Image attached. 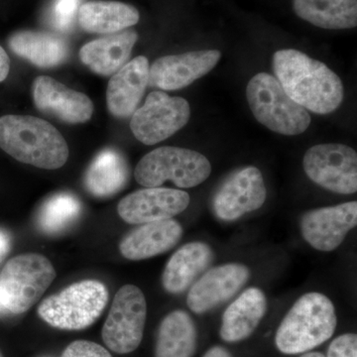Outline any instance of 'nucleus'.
<instances>
[{"mask_svg": "<svg viewBox=\"0 0 357 357\" xmlns=\"http://www.w3.org/2000/svg\"><path fill=\"white\" fill-rule=\"evenodd\" d=\"M276 79L291 98L314 114H328L340 107L344 84L328 66L294 49L273 56Z\"/></svg>", "mask_w": 357, "mask_h": 357, "instance_id": "f257e3e1", "label": "nucleus"}, {"mask_svg": "<svg viewBox=\"0 0 357 357\" xmlns=\"http://www.w3.org/2000/svg\"><path fill=\"white\" fill-rule=\"evenodd\" d=\"M0 148L21 163L56 170L69 158V147L52 124L30 115L0 117Z\"/></svg>", "mask_w": 357, "mask_h": 357, "instance_id": "f03ea898", "label": "nucleus"}, {"mask_svg": "<svg viewBox=\"0 0 357 357\" xmlns=\"http://www.w3.org/2000/svg\"><path fill=\"white\" fill-rule=\"evenodd\" d=\"M337 318L332 301L324 294H305L281 321L275 344L284 354L311 351L333 337Z\"/></svg>", "mask_w": 357, "mask_h": 357, "instance_id": "7ed1b4c3", "label": "nucleus"}, {"mask_svg": "<svg viewBox=\"0 0 357 357\" xmlns=\"http://www.w3.org/2000/svg\"><path fill=\"white\" fill-rule=\"evenodd\" d=\"M109 302V290L102 282L72 284L39 305L40 318L58 330L82 331L96 323Z\"/></svg>", "mask_w": 357, "mask_h": 357, "instance_id": "20e7f679", "label": "nucleus"}, {"mask_svg": "<svg viewBox=\"0 0 357 357\" xmlns=\"http://www.w3.org/2000/svg\"><path fill=\"white\" fill-rule=\"evenodd\" d=\"M249 107L262 126L282 135H299L309 128L311 115L294 102L278 79L267 73H259L246 88Z\"/></svg>", "mask_w": 357, "mask_h": 357, "instance_id": "39448f33", "label": "nucleus"}, {"mask_svg": "<svg viewBox=\"0 0 357 357\" xmlns=\"http://www.w3.org/2000/svg\"><path fill=\"white\" fill-rule=\"evenodd\" d=\"M55 268L38 253L15 256L0 273V306L14 314L31 309L56 279Z\"/></svg>", "mask_w": 357, "mask_h": 357, "instance_id": "423d86ee", "label": "nucleus"}, {"mask_svg": "<svg viewBox=\"0 0 357 357\" xmlns=\"http://www.w3.org/2000/svg\"><path fill=\"white\" fill-rule=\"evenodd\" d=\"M211 173L210 161L195 150L160 147L145 155L135 168V180L145 188L161 187L171 181L182 189L201 185Z\"/></svg>", "mask_w": 357, "mask_h": 357, "instance_id": "0eeeda50", "label": "nucleus"}, {"mask_svg": "<svg viewBox=\"0 0 357 357\" xmlns=\"http://www.w3.org/2000/svg\"><path fill=\"white\" fill-rule=\"evenodd\" d=\"M147 304L144 294L135 285L122 286L115 294L102 337L107 349L128 354L138 349L144 335Z\"/></svg>", "mask_w": 357, "mask_h": 357, "instance_id": "6e6552de", "label": "nucleus"}, {"mask_svg": "<svg viewBox=\"0 0 357 357\" xmlns=\"http://www.w3.org/2000/svg\"><path fill=\"white\" fill-rule=\"evenodd\" d=\"M303 167L312 182L328 191L342 195L357 191V154L347 145H314L305 154Z\"/></svg>", "mask_w": 357, "mask_h": 357, "instance_id": "1a4fd4ad", "label": "nucleus"}, {"mask_svg": "<svg viewBox=\"0 0 357 357\" xmlns=\"http://www.w3.org/2000/svg\"><path fill=\"white\" fill-rule=\"evenodd\" d=\"M191 115L189 102L178 96L163 91H153L146 102L136 109L130 121V129L145 145H154L184 128Z\"/></svg>", "mask_w": 357, "mask_h": 357, "instance_id": "9d476101", "label": "nucleus"}, {"mask_svg": "<svg viewBox=\"0 0 357 357\" xmlns=\"http://www.w3.org/2000/svg\"><path fill=\"white\" fill-rule=\"evenodd\" d=\"M267 191L259 169L249 166L232 173L213 196V210L220 220L234 222L261 208Z\"/></svg>", "mask_w": 357, "mask_h": 357, "instance_id": "9b49d317", "label": "nucleus"}, {"mask_svg": "<svg viewBox=\"0 0 357 357\" xmlns=\"http://www.w3.org/2000/svg\"><path fill=\"white\" fill-rule=\"evenodd\" d=\"M356 225V201L307 211L300 222L305 241L312 248L324 252H331L340 248Z\"/></svg>", "mask_w": 357, "mask_h": 357, "instance_id": "f8f14e48", "label": "nucleus"}, {"mask_svg": "<svg viewBox=\"0 0 357 357\" xmlns=\"http://www.w3.org/2000/svg\"><path fill=\"white\" fill-rule=\"evenodd\" d=\"M190 195L181 190L145 188L131 192L119 202V217L130 225L170 220L189 206Z\"/></svg>", "mask_w": 357, "mask_h": 357, "instance_id": "ddd939ff", "label": "nucleus"}, {"mask_svg": "<svg viewBox=\"0 0 357 357\" xmlns=\"http://www.w3.org/2000/svg\"><path fill=\"white\" fill-rule=\"evenodd\" d=\"M250 271L241 263L211 268L190 289L188 307L196 314L210 312L231 299L248 283Z\"/></svg>", "mask_w": 357, "mask_h": 357, "instance_id": "4468645a", "label": "nucleus"}, {"mask_svg": "<svg viewBox=\"0 0 357 357\" xmlns=\"http://www.w3.org/2000/svg\"><path fill=\"white\" fill-rule=\"evenodd\" d=\"M220 57V51L204 50L157 59L149 68L148 84L165 91L185 88L208 74Z\"/></svg>", "mask_w": 357, "mask_h": 357, "instance_id": "2eb2a0df", "label": "nucleus"}, {"mask_svg": "<svg viewBox=\"0 0 357 357\" xmlns=\"http://www.w3.org/2000/svg\"><path fill=\"white\" fill-rule=\"evenodd\" d=\"M33 100L40 112L67 123H84L93 114V102L84 93L59 83L50 77H37L32 86Z\"/></svg>", "mask_w": 357, "mask_h": 357, "instance_id": "dca6fc26", "label": "nucleus"}, {"mask_svg": "<svg viewBox=\"0 0 357 357\" xmlns=\"http://www.w3.org/2000/svg\"><path fill=\"white\" fill-rule=\"evenodd\" d=\"M149 68L147 58L139 56L115 73L107 89L110 114L121 119L134 114L146 91Z\"/></svg>", "mask_w": 357, "mask_h": 357, "instance_id": "f3484780", "label": "nucleus"}, {"mask_svg": "<svg viewBox=\"0 0 357 357\" xmlns=\"http://www.w3.org/2000/svg\"><path fill=\"white\" fill-rule=\"evenodd\" d=\"M182 236V225L172 218L143 223L122 239L119 251L131 261L149 259L175 248Z\"/></svg>", "mask_w": 357, "mask_h": 357, "instance_id": "a211bd4d", "label": "nucleus"}, {"mask_svg": "<svg viewBox=\"0 0 357 357\" xmlns=\"http://www.w3.org/2000/svg\"><path fill=\"white\" fill-rule=\"evenodd\" d=\"M267 312V299L259 288L246 289L223 312L220 335L227 342H239L255 333Z\"/></svg>", "mask_w": 357, "mask_h": 357, "instance_id": "6ab92c4d", "label": "nucleus"}, {"mask_svg": "<svg viewBox=\"0 0 357 357\" xmlns=\"http://www.w3.org/2000/svg\"><path fill=\"white\" fill-rule=\"evenodd\" d=\"M215 255L208 244L195 241L178 248L162 274V285L166 292L178 295L185 292L199 275L206 271L213 261Z\"/></svg>", "mask_w": 357, "mask_h": 357, "instance_id": "aec40b11", "label": "nucleus"}, {"mask_svg": "<svg viewBox=\"0 0 357 357\" xmlns=\"http://www.w3.org/2000/svg\"><path fill=\"white\" fill-rule=\"evenodd\" d=\"M137 39L134 30L115 33L84 45L79 51V59L96 74L110 76L128 62Z\"/></svg>", "mask_w": 357, "mask_h": 357, "instance_id": "412c9836", "label": "nucleus"}, {"mask_svg": "<svg viewBox=\"0 0 357 357\" xmlns=\"http://www.w3.org/2000/svg\"><path fill=\"white\" fill-rule=\"evenodd\" d=\"M7 44L16 56L39 68L58 67L67 60L70 54L68 42L50 32H15L9 37Z\"/></svg>", "mask_w": 357, "mask_h": 357, "instance_id": "4be33fe9", "label": "nucleus"}, {"mask_svg": "<svg viewBox=\"0 0 357 357\" xmlns=\"http://www.w3.org/2000/svg\"><path fill=\"white\" fill-rule=\"evenodd\" d=\"M139 20V13L135 7L112 0L86 2L77 13L82 29L95 34H114L137 24Z\"/></svg>", "mask_w": 357, "mask_h": 357, "instance_id": "5701e85b", "label": "nucleus"}, {"mask_svg": "<svg viewBox=\"0 0 357 357\" xmlns=\"http://www.w3.org/2000/svg\"><path fill=\"white\" fill-rule=\"evenodd\" d=\"M198 331L191 316L182 310L167 314L160 324L155 357H192L196 354Z\"/></svg>", "mask_w": 357, "mask_h": 357, "instance_id": "b1692460", "label": "nucleus"}, {"mask_svg": "<svg viewBox=\"0 0 357 357\" xmlns=\"http://www.w3.org/2000/svg\"><path fill=\"white\" fill-rule=\"evenodd\" d=\"M300 18L324 29H351L357 25V0H294Z\"/></svg>", "mask_w": 357, "mask_h": 357, "instance_id": "393cba45", "label": "nucleus"}, {"mask_svg": "<svg viewBox=\"0 0 357 357\" xmlns=\"http://www.w3.org/2000/svg\"><path fill=\"white\" fill-rule=\"evenodd\" d=\"M128 175V164L122 155L116 150H103L89 165L84 185L93 196L109 198L126 185Z\"/></svg>", "mask_w": 357, "mask_h": 357, "instance_id": "a878e982", "label": "nucleus"}, {"mask_svg": "<svg viewBox=\"0 0 357 357\" xmlns=\"http://www.w3.org/2000/svg\"><path fill=\"white\" fill-rule=\"evenodd\" d=\"M82 204L74 195L60 192L47 199L37 215L40 229L58 234L70 227L81 215Z\"/></svg>", "mask_w": 357, "mask_h": 357, "instance_id": "bb28decb", "label": "nucleus"}, {"mask_svg": "<svg viewBox=\"0 0 357 357\" xmlns=\"http://www.w3.org/2000/svg\"><path fill=\"white\" fill-rule=\"evenodd\" d=\"M81 6L82 0H53L49 8V23L58 31H70L74 27Z\"/></svg>", "mask_w": 357, "mask_h": 357, "instance_id": "cd10ccee", "label": "nucleus"}, {"mask_svg": "<svg viewBox=\"0 0 357 357\" xmlns=\"http://www.w3.org/2000/svg\"><path fill=\"white\" fill-rule=\"evenodd\" d=\"M61 357H112L102 345L89 340H76L66 347Z\"/></svg>", "mask_w": 357, "mask_h": 357, "instance_id": "c85d7f7f", "label": "nucleus"}, {"mask_svg": "<svg viewBox=\"0 0 357 357\" xmlns=\"http://www.w3.org/2000/svg\"><path fill=\"white\" fill-rule=\"evenodd\" d=\"M326 357H357V335L344 333L333 340Z\"/></svg>", "mask_w": 357, "mask_h": 357, "instance_id": "c756f323", "label": "nucleus"}, {"mask_svg": "<svg viewBox=\"0 0 357 357\" xmlns=\"http://www.w3.org/2000/svg\"><path fill=\"white\" fill-rule=\"evenodd\" d=\"M11 250V237L6 230L0 229V262Z\"/></svg>", "mask_w": 357, "mask_h": 357, "instance_id": "7c9ffc66", "label": "nucleus"}, {"mask_svg": "<svg viewBox=\"0 0 357 357\" xmlns=\"http://www.w3.org/2000/svg\"><path fill=\"white\" fill-rule=\"evenodd\" d=\"M10 70V59L6 50L0 46V83L8 77Z\"/></svg>", "mask_w": 357, "mask_h": 357, "instance_id": "2f4dec72", "label": "nucleus"}, {"mask_svg": "<svg viewBox=\"0 0 357 357\" xmlns=\"http://www.w3.org/2000/svg\"><path fill=\"white\" fill-rule=\"evenodd\" d=\"M203 357H234L231 354L225 347L215 345V347H211Z\"/></svg>", "mask_w": 357, "mask_h": 357, "instance_id": "473e14b6", "label": "nucleus"}, {"mask_svg": "<svg viewBox=\"0 0 357 357\" xmlns=\"http://www.w3.org/2000/svg\"><path fill=\"white\" fill-rule=\"evenodd\" d=\"M300 357H326L324 354H319V352H305Z\"/></svg>", "mask_w": 357, "mask_h": 357, "instance_id": "72a5a7b5", "label": "nucleus"}, {"mask_svg": "<svg viewBox=\"0 0 357 357\" xmlns=\"http://www.w3.org/2000/svg\"><path fill=\"white\" fill-rule=\"evenodd\" d=\"M0 357H3V356H2L1 351H0Z\"/></svg>", "mask_w": 357, "mask_h": 357, "instance_id": "f704fd0d", "label": "nucleus"}]
</instances>
